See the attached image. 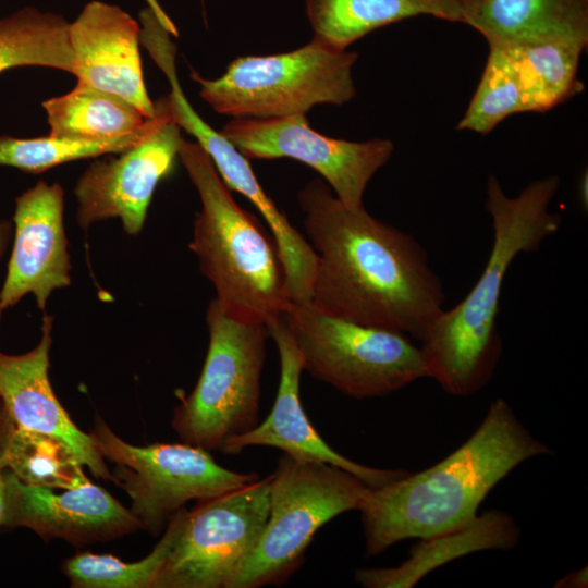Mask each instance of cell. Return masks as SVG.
Masks as SVG:
<instances>
[{
  "instance_id": "cell-1",
  "label": "cell",
  "mask_w": 588,
  "mask_h": 588,
  "mask_svg": "<svg viewBox=\"0 0 588 588\" xmlns=\"http://www.w3.org/2000/svg\"><path fill=\"white\" fill-rule=\"evenodd\" d=\"M297 199L317 255L311 302L339 318L422 341L445 297L422 246L365 207H346L320 179Z\"/></svg>"
},
{
  "instance_id": "cell-2",
  "label": "cell",
  "mask_w": 588,
  "mask_h": 588,
  "mask_svg": "<svg viewBox=\"0 0 588 588\" xmlns=\"http://www.w3.org/2000/svg\"><path fill=\"white\" fill-rule=\"evenodd\" d=\"M552 451L502 399L456 450L437 464L371 489L359 507L366 558L399 541L462 527L489 492L525 461Z\"/></svg>"
},
{
  "instance_id": "cell-3",
  "label": "cell",
  "mask_w": 588,
  "mask_h": 588,
  "mask_svg": "<svg viewBox=\"0 0 588 588\" xmlns=\"http://www.w3.org/2000/svg\"><path fill=\"white\" fill-rule=\"evenodd\" d=\"M559 185L560 179L551 175L510 197L499 180L489 175L486 209L492 219L493 242L487 264L468 294L443 310L421 341L427 377L445 392L471 395L492 379L502 354L497 320L506 272L518 254L538 249L559 230L560 215L549 211Z\"/></svg>"
},
{
  "instance_id": "cell-4",
  "label": "cell",
  "mask_w": 588,
  "mask_h": 588,
  "mask_svg": "<svg viewBox=\"0 0 588 588\" xmlns=\"http://www.w3.org/2000/svg\"><path fill=\"white\" fill-rule=\"evenodd\" d=\"M179 158L201 203L188 247L212 283L215 299L224 314L237 321L271 324L291 305L273 237L238 206L196 142L183 138Z\"/></svg>"
},
{
  "instance_id": "cell-5",
  "label": "cell",
  "mask_w": 588,
  "mask_h": 588,
  "mask_svg": "<svg viewBox=\"0 0 588 588\" xmlns=\"http://www.w3.org/2000/svg\"><path fill=\"white\" fill-rule=\"evenodd\" d=\"M370 490L341 467L284 453L270 475L264 531L226 588L284 584L303 564L317 530L344 512L359 510Z\"/></svg>"
},
{
  "instance_id": "cell-6",
  "label": "cell",
  "mask_w": 588,
  "mask_h": 588,
  "mask_svg": "<svg viewBox=\"0 0 588 588\" xmlns=\"http://www.w3.org/2000/svg\"><path fill=\"white\" fill-rule=\"evenodd\" d=\"M358 54L336 50L313 38L284 53L245 56L208 79L192 70L199 96L218 113L269 119L306 114L314 106H341L354 98L352 69Z\"/></svg>"
},
{
  "instance_id": "cell-7",
  "label": "cell",
  "mask_w": 588,
  "mask_h": 588,
  "mask_svg": "<svg viewBox=\"0 0 588 588\" xmlns=\"http://www.w3.org/2000/svg\"><path fill=\"white\" fill-rule=\"evenodd\" d=\"M206 323L209 345L200 377L174 408L171 425L184 443L211 452L258 425L269 331L229 317L216 299Z\"/></svg>"
},
{
  "instance_id": "cell-8",
  "label": "cell",
  "mask_w": 588,
  "mask_h": 588,
  "mask_svg": "<svg viewBox=\"0 0 588 588\" xmlns=\"http://www.w3.org/2000/svg\"><path fill=\"white\" fill-rule=\"evenodd\" d=\"M304 370L355 399L384 396L427 377L420 347L407 335L333 316L311 301L283 315Z\"/></svg>"
},
{
  "instance_id": "cell-9",
  "label": "cell",
  "mask_w": 588,
  "mask_h": 588,
  "mask_svg": "<svg viewBox=\"0 0 588 588\" xmlns=\"http://www.w3.org/2000/svg\"><path fill=\"white\" fill-rule=\"evenodd\" d=\"M90 436L102 457L115 465L113 482L130 495L131 512L152 536L166 529L187 502L213 498L259 478L255 473L226 469L210 452L184 442L133 445L100 417Z\"/></svg>"
},
{
  "instance_id": "cell-10",
  "label": "cell",
  "mask_w": 588,
  "mask_h": 588,
  "mask_svg": "<svg viewBox=\"0 0 588 588\" xmlns=\"http://www.w3.org/2000/svg\"><path fill=\"white\" fill-rule=\"evenodd\" d=\"M269 493L270 476L186 510L152 588H226L264 531Z\"/></svg>"
},
{
  "instance_id": "cell-11",
  "label": "cell",
  "mask_w": 588,
  "mask_h": 588,
  "mask_svg": "<svg viewBox=\"0 0 588 588\" xmlns=\"http://www.w3.org/2000/svg\"><path fill=\"white\" fill-rule=\"evenodd\" d=\"M247 159L292 158L317 171L346 207H364L367 184L391 158L387 138L351 142L320 134L305 114L233 118L220 131Z\"/></svg>"
},
{
  "instance_id": "cell-12",
  "label": "cell",
  "mask_w": 588,
  "mask_h": 588,
  "mask_svg": "<svg viewBox=\"0 0 588 588\" xmlns=\"http://www.w3.org/2000/svg\"><path fill=\"white\" fill-rule=\"evenodd\" d=\"M155 107V125L139 143L115 158L90 162L78 177L73 193L82 230L108 219H120L131 236L143 230L155 189L172 172L183 140L167 96Z\"/></svg>"
},
{
  "instance_id": "cell-13",
  "label": "cell",
  "mask_w": 588,
  "mask_h": 588,
  "mask_svg": "<svg viewBox=\"0 0 588 588\" xmlns=\"http://www.w3.org/2000/svg\"><path fill=\"white\" fill-rule=\"evenodd\" d=\"M64 193L59 183L38 181L15 199L13 247L0 290L3 309L32 294L46 314L53 291L71 284L64 229Z\"/></svg>"
},
{
  "instance_id": "cell-14",
  "label": "cell",
  "mask_w": 588,
  "mask_h": 588,
  "mask_svg": "<svg viewBox=\"0 0 588 588\" xmlns=\"http://www.w3.org/2000/svg\"><path fill=\"white\" fill-rule=\"evenodd\" d=\"M2 526L26 527L46 540L76 546L113 540L142 529L139 520L103 488L88 481L56 493L3 471Z\"/></svg>"
},
{
  "instance_id": "cell-15",
  "label": "cell",
  "mask_w": 588,
  "mask_h": 588,
  "mask_svg": "<svg viewBox=\"0 0 588 588\" xmlns=\"http://www.w3.org/2000/svg\"><path fill=\"white\" fill-rule=\"evenodd\" d=\"M280 356V382L270 414L248 432L228 440L220 452L241 453L249 446H271L304 461H315L341 467L371 489L383 487L409 471L405 469L373 468L354 462L334 451L316 431L299 399L303 359L293 340L284 316L267 326Z\"/></svg>"
},
{
  "instance_id": "cell-16",
  "label": "cell",
  "mask_w": 588,
  "mask_h": 588,
  "mask_svg": "<svg viewBox=\"0 0 588 588\" xmlns=\"http://www.w3.org/2000/svg\"><path fill=\"white\" fill-rule=\"evenodd\" d=\"M69 36L77 83L125 99L146 118L155 115L143 77L136 20L115 4L93 0L70 23Z\"/></svg>"
},
{
  "instance_id": "cell-17",
  "label": "cell",
  "mask_w": 588,
  "mask_h": 588,
  "mask_svg": "<svg viewBox=\"0 0 588 588\" xmlns=\"http://www.w3.org/2000/svg\"><path fill=\"white\" fill-rule=\"evenodd\" d=\"M53 317L44 314L41 338L30 351L0 353V402L17 428L53 437L76 455L96 478L113 481L94 439L79 430L54 395L49 380Z\"/></svg>"
},
{
  "instance_id": "cell-18",
  "label": "cell",
  "mask_w": 588,
  "mask_h": 588,
  "mask_svg": "<svg viewBox=\"0 0 588 588\" xmlns=\"http://www.w3.org/2000/svg\"><path fill=\"white\" fill-rule=\"evenodd\" d=\"M460 10L487 44L588 45V0H460Z\"/></svg>"
},
{
  "instance_id": "cell-19",
  "label": "cell",
  "mask_w": 588,
  "mask_h": 588,
  "mask_svg": "<svg viewBox=\"0 0 588 588\" xmlns=\"http://www.w3.org/2000/svg\"><path fill=\"white\" fill-rule=\"evenodd\" d=\"M519 537L514 518L492 510L462 527L420 538L397 566L355 569L354 579L365 588H412L430 572L458 558L483 550H511Z\"/></svg>"
},
{
  "instance_id": "cell-20",
  "label": "cell",
  "mask_w": 588,
  "mask_h": 588,
  "mask_svg": "<svg viewBox=\"0 0 588 588\" xmlns=\"http://www.w3.org/2000/svg\"><path fill=\"white\" fill-rule=\"evenodd\" d=\"M314 37L347 50L367 34L405 19L430 15L460 23V0H306Z\"/></svg>"
},
{
  "instance_id": "cell-21",
  "label": "cell",
  "mask_w": 588,
  "mask_h": 588,
  "mask_svg": "<svg viewBox=\"0 0 588 588\" xmlns=\"http://www.w3.org/2000/svg\"><path fill=\"white\" fill-rule=\"evenodd\" d=\"M498 45L513 68L526 112L551 110L583 90L577 74L586 47L564 41Z\"/></svg>"
},
{
  "instance_id": "cell-22",
  "label": "cell",
  "mask_w": 588,
  "mask_h": 588,
  "mask_svg": "<svg viewBox=\"0 0 588 588\" xmlns=\"http://www.w3.org/2000/svg\"><path fill=\"white\" fill-rule=\"evenodd\" d=\"M49 136L108 139L137 131L146 118L125 99L77 83L69 93L42 102Z\"/></svg>"
},
{
  "instance_id": "cell-23",
  "label": "cell",
  "mask_w": 588,
  "mask_h": 588,
  "mask_svg": "<svg viewBox=\"0 0 588 588\" xmlns=\"http://www.w3.org/2000/svg\"><path fill=\"white\" fill-rule=\"evenodd\" d=\"M70 23L61 15L25 7L0 20V73L45 66L73 74Z\"/></svg>"
},
{
  "instance_id": "cell-24",
  "label": "cell",
  "mask_w": 588,
  "mask_h": 588,
  "mask_svg": "<svg viewBox=\"0 0 588 588\" xmlns=\"http://www.w3.org/2000/svg\"><path fill=\"white\" fill-rule=\"evenodd\" d=\"M186 509L175 513L161 540L144 559L124 562L111 554L79 552L63 563V572L75 588H152L179 534Z\"/></svg>"
},
{
  "instance_id": "cell-25",
  "label": "cell",
  "mask_w": 588,
  "mask_h": 588,
  "mask_svg": "<svg viewBox=\"0 0 588 588\" xmlns=\"http://www.w3.org/2000/svg\"><path fill=\"white\" fill-rule=\"evenodd\" d=\"M156 108V107H155ZM156 113L137 131L108 139H75L42 136L15 138L0 136V166H9L27 173H41L70 161L120 154L139 143L152 128Z\"/></svg>"
},
{
  "instance_id": "cell-26",
  "label": "cell",
  "mask_w": 588,
  "mask_h": 588,
  "mask_svg": "<svg viewBox=\"0 0 588 588\" xmlns=\"http://www.w3.org/2000/svg\"><path fill=\"white\" fill-rule=\"evenodd\" d=\"M83 466L60 440L15 426L8 449L7 468L21 481L50 489H72L89 481Z\"/></svg>"
},
{
  "instance_id": "cell-27",
  "label": "cell",
  "mask_w": 588,
  "mask_h": 588,
  "mask_svg": "<svg viewBox=\"0 0 588 588\" xmlns=\"http://www.w3.org/2000/svg\"><path fill=\"white\" fill-rule=\"evenodd\" d=\"M486 65L469 105L456 128L481 135L490 133L504 119L526 112L513 68L502 46L488 44Z\"/></svg>"
},
{
  "instance_id": "cell-28",
  "label": "cell",
  "mask_w": 588,
  "mask_h": 588,
  "mask_svg": "<svg viewBox=\"0 0 588 588\" xmlns=\"http://www.w3.org/2000/svg\"><path fill=\"white\" fill-rule=\"evenodd\" d=\"M15 424L7 407L0 402V469L7 468V456Z\"/></svg>"
},
{
  "instance_id": "cell-29",
  "label": "cell",
  "mask_w": 588,
  "mask_h": 588,
  "mask_svg": "<svg viewBox=\"0 0 588 588\" xmlns=\"http://www.w3.org/2000/svg\"><path fill=\"white\" fill-rule=\"evenodd\" d=\"M555 588H587L588 568L587 566L576 569L561 577L554 585Z\"/></svg>"
},
{
  "instance_id": "cell-30",
  "label": "cell",
  "mask_w": 588,
  "mask_h": 588,
  "mask_svg": "<svg viewBox=\"0 0 588 588\" xmlns=\"http://www.w3.org/2000/svg\"><path fill=\"white\" fill-rule=\"evenodd\" d=\"M13 237V223L7 219H0V262Z\"/></svg>"
},
{
  "instance_id": "cell-31",
  "label": "cell",
  "mask_w": 588,
  "mask_h": 588,
  "mask_svg": "<svg viewBox=\"0 0 588 588\" xmlns=\"http://www.w3.org/2000/svg\"><path fill=\"white\" fill-rule=\"evenodd\" d=\"M3 470L0 469V526H2L3 518H4V478H3Z\"/></svg>"
},
{
  "instance_id": "cell-32",
  "label": "cell",
  "mask_w": 588,
  "mask_h": 588,
  "mask_svg": "<svg viewBox=\"0 0 588 588\" xmlns=\"http://www.w3.org/2000/svg\"><path fill=\"white\" fill-rule=\"evenodd\" d=\"M3 307L0 305V321H1V317H2V314H3Z\"/></svg>"
},
{
  "instance_id": "cell-33",
  "label": "cell",
  "mask_w": 588,
  "mask_h": 588,
  "mask_svg": "<svg viewBox=\"0 0 588 588\" xmlns=\"http://www.w3.org/2000/svg\"><path fill=\"white\" fill-rule=\"evenodd\" d=\"M201 1H204V0H201Z\"/></svg>"
}]
</instances>
